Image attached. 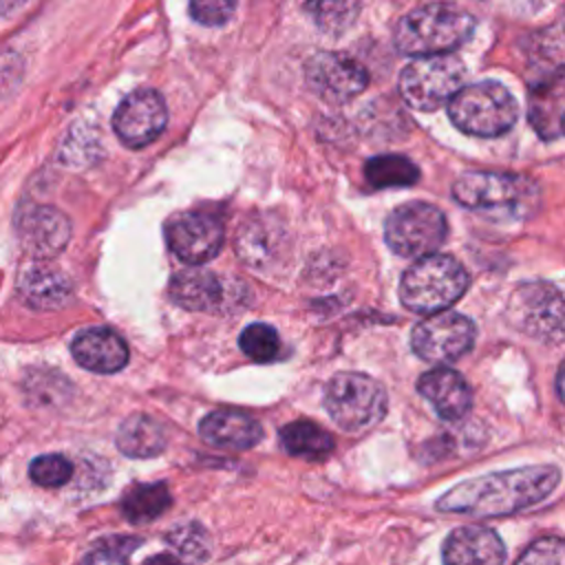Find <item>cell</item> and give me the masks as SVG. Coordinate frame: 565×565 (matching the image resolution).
<instances>
[{
  "label": "cell",
  "mask_w": 565,
  "mask_h": 565,
  "mask_svg": "<svg viewBox=\"0 0 565 565\" xmlns=\"http://www.w3.org/2000/svg\"><path fill=\"white\" fill-rule=\"evenodd\" d=\"M561 481L556 466H523L503 472L466 479L452 486L435 503L439 512L477 519L516 514L547 499Z\"/></svg>",
  "instance_id": "cell-1"
},
{
  "label": "cell",
  "mask_w": 565,
  "mask_h": 565,
  "mask_svg": "<svg viewBox=\"0 0 565 565\" xmlns=\"http://www.w3.org/2000/svg\"><path fill=\"white\" fill-rule=\"evenodd\" d=\"M475 29V18L457 4H422L399 18L395 46L404 55H450Z\"/></svg>",
  "instance_id": "cell-2"
},
{
  "label": "cell",
  "mask_w": 565,
  "mask_h": 565,
  "mask_svg": "<svg viewBox=\"0 0 565 565\" xmlns=\"http://www.w3.org/2000/svg\"><path fill=\"white\" fill-rule=\"evenodd\" d=\"M468 271L448 254L417 258L399 280L402 305L422 316H435L452 307L468 289Z\"/></svg>",
  "instance_id": "cell-3"
},
{
  "label": "cell",
  "mask_w": 565,
  "mask_h": 565,
  "mask_svg": "<svg viewBox=\"0 0 565 565\" xmlns=\"http://www.w3.org/2000/svg\"><path fill=\"white\" fill-rule=\"evenodd\" d=\"M452 199L475 212H492L516 218L527 216L534 210L539 190L534 181L521 174L472 170L463 172L452 183Z\"/></svg>",
  "instance_id": "cell-4"
},
{
  "label": "cell",
  "mask_w": 565,
  "mask_h": 565,
  "mask_svg": "<svg viewBox=\"0 0 565 565\" xmlns=\"http://www.w3.org/2000/svg\"><path fill=\"white\" fill-rule=\"evenodd\" d=\"M516 102L510 90L492 79L463 86L448 104L450 121L472 137H499L516 121Z\"/></svg>",
  "instance_id": "cell-5"
},
{
  "label": "cell",
  "mask_w": 565,
  "mask_h": 565,
  "mask_svg": "<svg viewBox=\"0 0 565 565\" xmlns=\"http://www.w3.org/2000/svg\"><path fill=\"white\" fill-rule=\"evenodd\" d=\"M505 318L519 333L536 342H565V294L552 282H521L508 298Z\"/></svg>",
  "instance_id": "cell-6"
},
{
  "label": "cell",
  "mask_w": 565,
  "mask_h": 565,
  "mask_svg": "<svg viewBox=\"0 0 565 565\" xmlns=\"http://www.w3.org/2000/svg\"><path fill=\"white\" fill-rule=\"evenodd\" d=\"M324 408L331 419L349 430L358 433L375 426L388 408L384 386L364 373H338L324 388Z\"/></svg>",
  "instance_id": "cell-7"
},
{
  "label": "cell",
  "mask_w": 565,
  "mask_h": 565,
  "mask_svg": "<svg viewBox=\"0 0 565 565\" xmlns=\"http://www.w3.org/2000/svg\"><path fill=\"white\" fill-rule=\"evenodd\" d=\"M466 66L457 55L417 57L402 68L399 93L415 110H437L463 88Z\"/></svg>",
  "instance_id": "cell-8"
},
{
  "label": "cell",
  "mask_w": 565,
  "mask_h": 565,
  "mask_svg": "<svg viewBox=\"0 0 565 565\" xmlns=\"http://www.w3.org/2000/svg\"><path fill=\"white\" fill-rule=\"evenodd\" d=\"M444 212L426 201H408L397 205L384 223V241L397 254L406 258H424L446 241Z\"/></svg>",
  "instance_id": "cell-9"
},
{
  "label": "cell",
  "mask_w": 565,
  "mask_h": 565,
  "mask_svg": "<svg viewBox=\"0 0 565 565\" xmlns=\"http://www.w3.org/2000/svg\"><path fill=\"white\" fill-rule=\"evenodd\" d=\"M475 335L477 329L470 318L455 311H441L419 320L413 327L411 349L426 362L444 364L468 353L475 344Z\"/></svg>",
  "instance_id": "cell-10"
},
{
  "label": "cell",
  "mask_w": 565,
  "mask_h": 565,
  "mask_svg": "<svg viewBox=\"0 0 565 565\" xmlns=\"http://www.w3.org/2000/svg\"><path fill=\"white\" fill-rule=\"evenodd\" d=\"M307 84L324 102L344 104L358 97L366 84V68L347 53H318L307 62Z\"/></svg>",
  "instance_id": "cell-11"
},
{
  "label": "cell",
  "mask_w": 565,
  "mask_h": 565,
  "mask_svg": "<svg viewBox=\"0 0 565 565\" xmlns=\"http://www.w3.org/2000/svg\"><path fill=\"white\" fill-rule=\"evenodd\" d=\"M166 238L172 254L188 265L212 260L223 245V225L207 212H183L166 223Z\"/></svg>",
  "instance_id": "cell-12"
},
{
  "label": "cell",
  "mask_w": 565,
  "mask_h": 565,
  "mask_svg": "<svg viewBox=\"0 0 565 565\" xmlns=\"http://www.w3.org/2000/svg\"><path fill=\"white\" fill-rule=\"evenodd\" d=\"M168 124V110L163 97L152 88H139L130 93L113 115V128L117 137L132 148L154 141Z\"/></svg>",
  "instance_id": "cell-13"
},
{
  "label": "cell",
  "mask_w": 565,
  "mask_h": 565,
  "mask_svg": "<svg viewBox=\"0 0 565 565\" xmlns=\"http://www.w3.org/2000/svg\"><path fill=\"white\" fill-rule=\"evenodd\" d=\"M15 227L24 252L38 260L57 256L71 238L68 218L51 205H26L20 210Z\"/></svg>",
  "instance_id": "cell-14"
},
{
  "label": "cell",
  "mask_w": 565,
  "mask_h": 565,
  "mask_svg": "<svg viewBox=\"0 0 565 565\" xmlns=\"http://www.w3.org/2000/svg\"><path fill=\"white\" fill-rule=\"evenodd\" d=\"M285 241V230L276 216L254 214L236 234V254L245 265L265 269L282 258Z\"/></svg>",
  "instance_id": "cell-15"
},
{
  "label": "cell",
  "mask_w": 565,
  "mask_h": 565,
  "mask_svg": "<svg viewBox=\"0 0 565 565\" xmlns=\"http://www.w3.org/2000/svg\"><path fill=\"white\" fill-rule=\"evenodd\" d=\"M441 558L444 565H503L505 547L494 530L461 525L444 541Z\"/></svg>",
  "instance_id": "cell-16"
},
{
  "label": "cell",
  "mask_w": 565,
  "mask_h": 565,
  "mask_svg": "<svg viewBox=\"0 0 565 565\" xmlns=\"http://www.w3.org/2000/svg\"><path fill=\"white\" fill-rule=\"evenodd\" d=\"M71 353L79 366L95 373H117L128 364L124 338L108 327H88L71 342Z\"/></svg>",
  "instance_id": "cell-17"
},
{
  "label": "cell",
  "mask_w": 565,
  "mask_h": 565,
  "mask_svg": "<svg viewBox=\"0 0 565 565\" xmlns=\"http://www.w3.org/2000/svg\"><path fill=\"white\" fill-rule=\"evenodd\" d=\"M417 391L424 399L433 404L437 415L448 422L461 419L472 404V391L463 375L446 366L424 373L417 380Z\"/></svg>",
  "instance_id": "cell-18"
},
{
  "label": "cell",
  "mask_w": 565,
  "mask_h": 565,
  "mask_svg": "<svg viewBox=\"0 0 565 565\" xmlns=\"http://www.w3.org/2000/svg\"><path fill=\"white\" fill-rule=\"evenodd\" d=\"M168 294L183 309L221 311L227 298V287L216 274L203 267H188L172 276Z\"/></svg>",
  "instance_id": "cell-19"
},
{
  "label": "cell",
  "mask_w": 565,
  "mask_h": 565,
  "mask_svg": "<svg viewBox=\"0 0 565 565\" xmlns=\"http://www.w3.org/2000/svg\"><path fill=\"white\" fill-rule=\"evenodd\" d=\"M18 294L35 309H62L73 298V285L60 269L33 263L18 274Z\"/></svg>",
  "instance_id": "cell-20"
},
{
  "label": "cell",
  "mask_w": 565,
  "mask_h": 565,
  "mask_svg": "<svg viewBox=\"0 0 565 565\" xmlns=\"http://www.w3.org/2000/svg\"><path fill=\"white\" fill-rule=\"evenodd\" d=\"M199 433L210 446L227 450H247L263 437L260 424L241 411H214L205 415L199 424Z\"/></svg>",
  "instance_id": "cell-21"
},
{
  "label": "cell",
  "mask_w": 565,
  "mask_h": 565,
  "mask_svg": "<svg viewBox=\"0 0 565 565\" xmlns=\"http://www.w3.org/2000/svg\"><path fill=\"white\" fill-rule=\"evenodd\" d=\"M530 121L541 137H556L565 119V71L554 73L543 84L532 88Z\"/></svg>",
  "instance_id": "cell-22"
},
{
  "label": "cell",
  "mask_w": 565,
  "mask_h": 565,
  "mask_svg": "<svg viewBox=\"0 0 565 565\" xmlns=\"http://www.w3.org/2000/svg\"><path fill=\"white\" fill-rule=\"evenodd\" d=\"M115 441L124 455L135 459L157 457L163 452L168 444L163 426L143 413H135L126 417L117 430Z\"/></svg>",
  "instance_id": "cell-23"
},
{
  "label": "cell",
  "mask_w": 565,
  "mask_h": 565,
  "mask_svg": "<svg viewBox=\"0 0 565 565\" xmlns=\"http://www.w3.org/2000/svg\"><path fill=\"white\" fill-rule=\"evenodd\" d=\"M280 444L289 455L311 459V461L324 459L333 450L331 433H327L322 426L307 419L287 424L280 430Z\"/></svg>",
  "instance_id": "cell-24"
},
{
  "label": "cell",
  "mask_w": 565,
  "mask_h": 565,
  "mask_svg": "<svg viewBox=\"0 0 565 565\" xmlns=\"http://www.w3.org/2000/svg\"><path fill=\"white\" fill-rule=\"evenodd\" d=\"M170 490L166 483L132 486L121 499V512L130 523H148L170 508Z\"/></svg>",
  "instance_id": "cell-25"
},
{
  "label": "cell",
  "mask_w": 565,
  "mask_h": 565,
  "mask_svg": "<svg viewBox=\"0 0 565 565\" xmlns=\"http://www.w3.org/2000/svg\"><path fill=\"white\" fill-rule=\"evenodd\" d=\"M364 174L373 188H402L419 179V168L408 157L380 154L366 161Z\"/></svg>",
  "instance_id": "cell-26"
},
{
  "label": "cell",
  "mask_w": 565,
  "mask_h": 565,
  "mask_svg": "<svg viewBox=\"0 0 565 565\" xmlns=\"http://www.w3.org/2000/svg\"><path fill=\"white\" fill-rule=\"evenodd\" d=\"M238 347L243 349V353L247 358H252L256 362H269L278 355L280 340H278V333L274 327L254 322L243 329V333L238 338Z\"/></svg>",
  "instance_id": "cell-27"
},
{
  "label": "cell",
  "mask_w": 565,
  "mask_h": 565,
  "mask_svg": "<svg viewBox=\"0 0 565 565\" xmlns=\"http://www.w3.org/2000/svg\"><path fill=\"white\" fill-rule=\"evenodd\" d=\"M307 11L313 15V20L318 22L320 29L331 31V33H340L347 26H351V22L355 20L360 4L353 2H313L307 4Z\"/></svg>",
  "instance_id": "cell-28"
},
{
  "label": "cell",
  "mask_w": 565,
  "mask_h": 565,
  "mask_svg": "<svg viewBox=\"0 0 565 565\" xmlns=\"http://www.w3.org/2000/svg\"><path fill=\"white\" fill-rule=\"evenodd\" d=\"M29 475L42 488H57L71 479L73 463L64 455H40L31 461Z\"/></svg>",
  "instance_id": "cell-29"
},
{
  "label": "cell",
  "mask_w": 565,
  "mask_h": 565,
  "mask_svg": "<svg viewBox=\"0 0 565 565\" xmlns=\"http://www.w3.org/2000/svg\"><path fill=\"white\" fill-rule=\"evenodd\" d=\"M168 543L188 558H207L210 554V536L199 523L177 525L168 536Z\"/></svg>",
  "instance_id": "cell-30"
},
{
  "label": "cell",
  "mask_w": 565,
  "mask_h": 565,
  "mask_svg": "<svg viewBox=\"0 0 565 565\" xmlns=\"http://www.w3.org/2000/svg\"><path fill=\"white\" fill-rule=\"evenodd\" d=\"M514 565H565V541L563 539H539L534 541Z\"/></svg>",
  "instance_id": "cell-31"
},
{
  "label": "cell",
  "mask_w": 565,
  "mask_h": 565,
  "mask_svg": "<svg viewBox=\"0 0 565 565\" xmlns=\"http://www.w3.org/2000/svg\"><path fill=\"white\" fill-rule=\"evenodd\" d=\"M236 4L227 0H196L190 2V15L205 26H218L230 20Z\"/></svg>",
  "instance_id": "cell-32"
},
{
  "label": "cell",
  "mask_w": 565,
  "mask_h": 565,
  "mask_svg": "<svg viewBox=\"0 0 565 565\" xmlns=\"http://www.w3.org/2000/svg\"><path fill=\"white\" fill-rule=\"evenodd\" d=\"M82 565H128V563H126V558H124L121 552H117V550H113L110 545L104 543L97 552L88 554V556L82 561Z\"/></svg>",
  "instance_id": "cell-33"
},
{
  "label": "cell",
  "mask_w": 565,
  "mask_h": 565,
  "mask_svg": "<svg viewBox=\"0 0 565 565\" xmlns=\"http://www.w3.org/2000/svg\"><path fill=\"white\" fill-rule=\"evenodd\" d=\"M143 565H188V563L179 561V558L172 556V554H157V556L148 558Z\"/></svg>",
  "instance_id": "cell-34"
},
{
  "label": "cell",
  "mask_w": 565,
  "mask_h": 565,
  "mask_svg": "<svg viewBox=\"0 0 565 565\" xmlns=\"http://www.w3.org/2000/svg\"><path fill=\"white\" fill-rule=\"evenodd\" d=\"M556 393H558L561 402L565 404V360H563V364H561V369L556 373Z\"/></svg>",
  "instance_id": "cell-35"
},
{
  "label": "cell",
  "mask_w": 565,
  "mask_h": 565,
  "mask_svg": "<svg viewBox=\"0 0 565 565\" xmlns=\"http://www.w3.org/2000/svg\"><path fill=\"white\" fill-rule=\"evenodd\" d=\"M563 26H565V11H563Z\"/></svg>",
  "instance_id": "cell-36"
},
{
  "label": "cell",
  "mask_w": 565,
  "mask_h": 565,
  "mask_svg": "<svg viewBox=\"0 0 565 565\" xmlns=\"http://www.w3.org/2000/svg\"><path fill=\"white\" fill-rule=\"evenodd\" d=\"M563 132H565V119H563Z\"/></svg>",
  "instance_id": "cell-37"
}]
</instances>
